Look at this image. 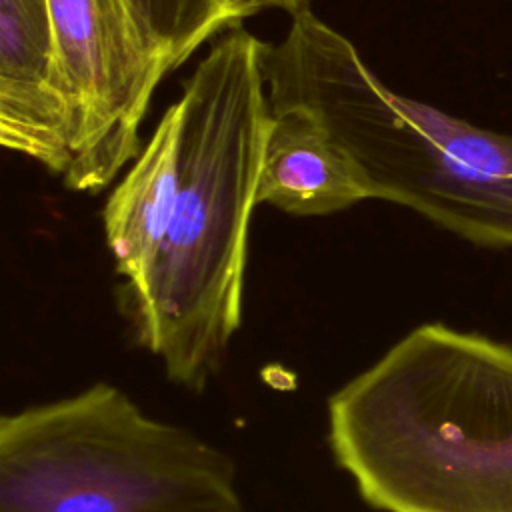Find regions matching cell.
Here are the masks:
<instances>
[{"label": "cell", "instance_id": "7a4b0ae2", "mask_svg": "<svg viewBox=\"0 0 512 512\" xmlns=\"http://www.w3.org/2000/svg\"><path fill=\"white\" fill-rule=\"evenodd\" d=\"M334 460L384 512H512V348L422 324L328 400Z\"/></svg>", "mask_w": 512, "mask_h": 512}, {"label": "cell", "instance_id": "8992f818", "mask_svg": "<svg viewBox=\"0 0 512 512\" xmlns=\"http://www.w3.org/2000/svg\"><path fill=\"white\" fill-rule=\"evenodd\" d=\"M0 144L64 176L76 120L48 0H0Z\"/></svg>", "mask_w": 512, "mask_h": 512}, {"label": "cell", "instance_id": "5b68a950", "mask_svg": "<svg viewBox=\"0 0 512 512\" xmlns=\"http://www.w3.org/2000/svg\"><path fill=\"white\" fill-rule=\"evenodd\" d=\"M60 72L76 120L62 182L104 190L142 152L140 124L168 74L142 42L124 0H48Z\"/></svg>", "mask_w": 512, "mask_h": 512}, {"label": "cell", "instance_id": "3957f363", "mask_svg": "<svg viewBox=\"0 0 512 512\" xmlns=\"http://www.w3.org/2000/svg\"><path fill=\"white\" fill-rule=\"evenodd\" d=\"M272 100L312 116L368 198L406 206L486 246H512V136L392 92L334 28L304 38Z\"/></svg>", "mask_w": 512, "mask_h": 512}, {"label": "cell", "instance_id": "277c9868", "mask_svg": "<svg viewBox=\"0 0 512 512\" xmlns=\"http://www.w3.org/2000/svg\"><path fill=\"white\" fill-rule=\"evenodd\" d=\"M0 512H246L236 466L96 382L0 418Z\"/></svg>", "mask_w": 512, "mask_h": 512}, {"label": "cell", "instance_id": "ba28073f", "mask_svg": "<svg viewBox=\"0 0 512 512\" xmlns=\"http://www.w3.org/2000/svg\"><path fill=\"white\" fill-rule=\"evenodd\" d=\"M180 122L182 110L174 102L104 204V236L120 284L146 268L160 242L178 186Z\"/></svg>", "mask_w": 512, "mask_h": 512}, {"label": "cell", "instance_id": "52a82bcc", "mask_svg": "<svg viewBox=\"0 0 512 512\" xmlns=\"http://www.w3.org/2000/svg\"><path fill=\"white\" fill-rule=\"evenodd\" d=\"M368 192L328 132L306 112L272 110L256 202L292 216L346 210Z\"/></svg>", "mask_w": 512, "mask_h": 512}, {"label": "cell", "instance_id": "9c48e42d", "mask_svg": "<svg viewBox=\"0 0 512 512\" xmlns=\"http://www.w3.org/2000/svg\"><path fill=\"white\" fill-rule=\"evenodd\" d=\"M150 54L172 72L208 38L236 28L256 10L244 0H124Z\"/></svg>", "mask_w": 512, "mask_h": 512}, {"label": "cell", "instance_id": "6da1fadb", "mask_svg": "<svg viewBox=\"0 0 512 512\" xmlns=\"http://www.w3.org/2000/svg\"><path fill=\"white\" fill-rule=\"evenodd\" d=\"M266 46L230 28L184 82L174 202L146 268L118 284L136 344L196 392L242 326L248 228L272 120Z\"/></svg>", "mask_w": 512, "mask_h": 512}, {"label": "cell", "instance_id": "30bf717a", "mask_svg": "<svg viewBox=\"0 0 512 512\" xmlns=\"http://www.w3.org/2000/svg\"><path fill=\"white\" fill-rule=\"evenodd\" d=\"M248 2L254 10H260V8H280V10H286L290 16L304 10V8H310V0H244Z\"/></svg>", "mask_w": 512, "mask_h": 512}]
</instances>
